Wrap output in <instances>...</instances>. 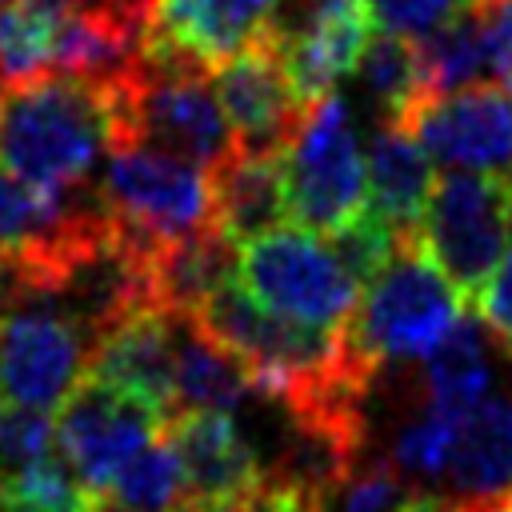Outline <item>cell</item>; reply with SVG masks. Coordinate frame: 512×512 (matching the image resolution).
<instances>
[{
	"label": "cell",
	"mask_w": 512,
	"mask_h": 512,
	"mask_svg": "<svg viewBox=\"0 0 512 512\" xmlns=\"http://www.w3.org/2000/svg\"><path fill=\"white\" fill-rule=\"evenodd\" d=\"M116 140L112 84L48 72L4 92L0 156L8 172L36 188L88 184Z\"/></svg>",
	"instance_id": "1"
},
{
	"label": "cell",
	"mask_w": 512,
	"mask_h": 512,
	"mask_svg": "<svg viewBox=\"0 0 512 512\" xmlns=\"http://www.w3.org/2000/svg\"><path fill=\"white\" fill-rule=\"evenodd\" d=\"M460 316L464 296L448 284L416 236L400 240L384 268L360 288L344 340L372 372H384L388 364L428 360Z\"/></svg>",
	"instance_id": "2"
},
{
	"label": "cell",
	"mask_w": 512,
	"mask_h": 512,
	"mask_svg": "<svg viewBox=\"0 0 512 512\" xmlns=\"http://www.w3.org/2000/svg\"><path fill=\"white\" fill-rule=\"evenodd\" d=\"M112 112L116 140L152 144L208 172L236 156V136L204 64L144 52L136 68L112 84Z\"/></svg>",
	"instance_id": "3"
},
{
	"label": "cell",
	"mask_w": 512,
	"mask_h": 512,
	"mask_svg": "<svg viewBox=\"0 0 512 512\" xmlns=\"http://www.w3.org/2000/svg\"><path fill=\"white\" fill-rule=\"evenodd\" d=\"M96 340L40 284L0 272V400L56 408L88 376Z\"/></svg>",
	"instance_id": "4"
},
{
	"label": "cell",
	"mask_w": 512,
	"mask_h": 512,
	"mask_svg": "<svg viewBox=\"0 0 512 512\" xmlns=\"http://www.w3.org/2000/svg\"><path fill=\"white\" fill-rule=\"evenodd\" d=\"M96 196L108 220L148 252L216 224L212 172L140 140H112Z\"/></svg>",
	"instance_id": "5"
},
{
	"label": "cell",
	"mask_w": 512,
	"mask_h": 512,
	"mask_svg": "<svg viewBox=\"0 0 512 512\" xmlns=\"http://www.w3.org/2000/svg\"><path fill=\"white\" fill-rule=\"evenodd\" d=\"M236 280L260 308L320 332H344L360 300V280L336 244L300 224L244 240Z\"/></svg>",
	"instance_id": "6"
},
{
	"label": "cell",
	"mask_w": 512,
	"mask_h": 512,
	"mask_svg": "<svg viewBox=\"0 0 512 512\" xmlns=\"http://www.w3.org/2000/svg\"><path fill=\"white\" fill-rule=\"evenodd\" d=\"M288 216L320 236H336L368 208V160L348 104L328 92L312 100L280 152Z\"/></svg>",
	"instance_id": "7"
},
{
	"label": "cell",
	"mask_w": 512,
	"mask_h": 512,
	"mask_svg": "<svg viewBox=\"0 0 512 512\" xmlns=\"http://www.w3.org/2000/svg\"><path fill=\"white\" fill-rule=\"evenodd\" d=\"M512 240V176L448 172L420 220V244L448 284L476 300Z\"/></svg>",
	"instance_id": "8"
},
{
	"label": "cell",
	"mask_w": 512,
	"mask_h": 512,
	"mask_svg": "<svg viewBox=\"0 0 512 512\" xmlns=\"http://www.w3.org/2000/svg\"><path fill=\"white\" fill-rule=\"evenodd\" d=\"M168 416L148 400L84 376L56 416V452L84 480L88 492L104 496L112 476L156 436H164Z\"/></svg>",
	"instance_id": "9"
},
{
	"label": "cell",
	"mask_w": 512,
	"mask_h": 512,
	"mask_svg": "<svg viewBox=\"0 0 512 512\" xmlns=\"http://www.w3.org/2000/svg\"><path fill=\"white\" fill-rule=\"evenodd\" d=\"M404 128L452 172L512 176V92L500 84L480 80L428 96L412 108Z\"/></svg>",
	"instance_id": "10"
},
{
	"label": "cell",
	"mask_w": 512,
	"mask_h": 512,
	"mask_svg": "<svg viewBox=\"0 0 512 512\" xmlns=\"http://www.w3.org/2000/svg\"><path fill=\"white\" fill-rule=\"evenodd\" d=\"M212 88L236 136V152H284L308 108L268 36L220 60Z\"/></svg>",
	"instance_id": "11"
},
{
	"label": "cell",
	"mask_w": 512,
	"mask_h": 512,
	"mask_svg": "<svg viewBox=\"0 0 512 512\" xmlns=\"http://www.w3.org/2000/svg\"><path fill=\"white\" fill-rule=\"evenodd\" d=\"M276 4L280 0H152L144 52L216 68L268 36Z\"/></svg>",
	"instance_id": "12"
},
{
	"label": "cell",
	"mask_w": 512,
	"mask_h": 512,
	"mask_svg": "<svg viewBox=\"0 0 512 512\" xmlns=\"http://www.w3.org/2000/svg\"><path fill=\"white\" fill-rule=\"evenodd\" d=\"M88 376L116 384L164 416L176 412V312L140 308L100 336Z\"/></svg>",
	"instance_id": "13"
},
{
	"label": "cell",
	"mask_w": 512,
	"mask_h": 512,
	"mask_svg": "<svg viewBox=\"0 0 512 512\" xmlns=\"http://www.w3.org/2000/svg\"><path fill=\"white\" fill-rule=\"evenodd\" d=\"M440 488L456 508L512 496V392H488L460 412Z\"/></svg>",
	"instance_id": "14"
},
{
	"label": "cell",
	"mask_w": 512,
	"mask_h": 512,
	"mask_svg": "<svg viewBox=\"0 0 512 512\" xmlns=\"http://www.w3.org/2000/svg\"><path fill=\"white\" fill-rule=\"evenodd\" d=\"M164 436L184 468L188 496H248L264 480L252 440L228 412H176Z\"/></svg>",
	"instance_id": "15"
},
{
	"label": "cell",
	"mask_w": 512,
	"mask_h": 512,
	"mask_svg": "<svg viewBox=\"0 0 512 512\" xmlns=\"http://www.w3.org/2000/svg\"><path fill=\"white\" fill-rule=\"evenodd\" d=\"M368 212H376L400 240L420 236L424 208L432 200L436 176L432 156L404 124H380L368 144Z\"/></svg>",
	"instance_id": "16"
},
{
	"label": "cell",
	"mask_w": 512,
	"mask_h": 512,
	"mask_svg": "<svg viewBox=\"0 0 512 512\" xmlns=\"http://www.w3.org/2000/svg\"><path fill=\"white\" fill-rule=\"evenodd\" d=\"M236 248L240 244L228 240L216 224L152 248V256H148L152 304L164 312L192 316L212 292H220L228 280H236V260H240Z\"/></svg>",
	"instance_id": "17"
},
{
	"label": "cell",
	"mask_w": 512,
	"mask_h": 512,
	"mask_svg": "<svg viewBox=\"0 0 512 512\" xmlns=\"http://www.w3.org/2000/svg\"><path fill=\"white\" fill-rule=\"evenodd\" d=\"M260 388L248 368L192 316L176 312V412H240ZM172 412V416H176Z\"/></svg>",
	"instance_id": "18"
},
{
	"label": "cell",
	"mask_w": 512,
	"mask_h": 512,
	"mask_svg": "<svg viewBox=\"0 0 512 512\" xmlns=\"http://www.w3.org/2000/svg\"><path fill=\"white\" fill-rule=\"evenodd\" d=\"M212 212L216 228L236 244L280 228L288 216L280 152H236L224 160L212 172Z\"/></svg>",
	"instance_id": "19"
},
{
	"label": "cell",
	"mask_w": 512,
	"mask_h": 512,
	"mask_svg": "<svg viewBox=\"0 0 512 512\" xmlns=\"http://www.w3.org/2000/svg\"><path fill=\"white\" fill-rule=\"evenodd\" d=\"M492 388H496V360L488 344V324L464 312L424 360V400L448 412H468Z\"/></svg>",
	"instance_id": "20"
},
{
	"label": "cell",
	"mask_w": 512,
	"mask_h": 512,
	"mask_svg": "<svg viewBox=\"0 0 512 512\" xmlns=\"http://www.w3.org/2000/svg\"><path fill=\"white\" fill-rule=\"evenodd\" d=\"M356 72L368 100L380 112V124H404L412 108L424 100V68H420L416 40L388 36V32L368 36L356 60Z\"/></svg>",
	"instance_id": "21"
},
{
	"label": "cell",
	"mask_w": 512,
	"mask_h": 512,
	"mask_svg": "<svg viewBox=\"0 0 512 512\" xmlns=\"http://www.w3.org/2000/svg\"><path fill=\"white\" fill-rule=\"evenodd\" d=\"M56 20V0H12L0 8V80L8 88L52 72Z\"/></svg>",
	"instance_id": "22"
},
{
	"label": "cell",
	"mask_w": 512,
	"mask_h": 512,
	"mask_svg": "<svg viewBox=\"0 0 512 512\" xmlns=\"http://www.w3.org/2000/svg\"><path fill=\"white\" fill-rule=\"evenodd\" d=\"M184 496L188 480L168 436H156L148 448H140L104 492V500H112L120 512H176Z\"/></svg>",
	"instance_id": "23"
},
{
	"label": "cell",
	"mask_w": 512,
	"mask_h": 512,
	"mask_svg": "<svg viewBox=\"0 0 512 512\" xmlns=\"http://www.w3.org/2000/svg\"><path fill=\"white\" fill-rule=\"evenodd\" d=\"M416 48H420V68H424V100L480 84L488 76L476 16H456L452 24L432 32L428 40H416Z\"/></svg>",
	"instance_id": "24"
},
{
	"label": "cell",
	"mask_w": 512,
	"mask_h": 512,
	"mask_svg": "<svg viewBox=\"0 0 512 512\" xmlns=\"http://www.w3.org/2000/svg\"><path fill=\"white\" fill-rule=\"evenodd\" d=\"M456 420L460 412L436 408V404H420L392 440V464L420 488V484H440L444 464H448V448L456 436Z\"/></svg>",
	"instance_id": "25"
},
{
	"label": "cell",
	"mask_w": 512,
	"mask_h": 512,
	"mask_svg": "<svg viewBox=\"0 0 512 512\" xmlns=\"http://www.w3.org/2000/svg\"><path fill=\"white\" fill-rule=\"evenodd\" d=\"M420 488L392 460H360L324 496L320 512H404Z\"/></svg>",
	"instance_id": "26"
},
{
	"label": "cell",
	"mask_w": 512,
	"mask_h": 512,
	"mask_svg": "<svg viewBox=\"0 0 512 512\" xmlns=\"http://www.w3.org/2000/svg\"><path fill=\"white\" fill-rule=\"evenodd\" d=\"M56 452V420L48 408L0 400V464L4 472L36 464Z\"/></svg>",
	"instance_id": "27"
},
{
	"label": "cell",
	"mask_w": 512,
	"mask_h": 512,
	"mask_svg": "<svg viewBox=\"0 0 512 512\" xmlns=\"http://www.w3.org/2000/svg\"><path fill=\"white\" fill-rule=\"evenodd\" d=\"M460 8H464L460 0H364L368 24L376 32L404 36V40H428L432 32L452 24Z\"/></svg>",
	"instance_id": "28"
},
{
	"label": "cell",
	"mask_w": 512,
	"mask_h": 512,
	"mask_svg": "<svg viewBox=\"0 0 512 512\" xmlns=\"http://www.w3.org/2000/svg\"><path fill=\"white\" fill-rule=\"evenodd\" d=\"M476 20H480L488 76L512 92V0H492L476 8Z\"/></svg>",
	"instance_id": "29"
},
{
	"label": "cell",
	"mask_w": 512,
	"mask_h": 512,
	"mask_svg": "<svg viewBox=\"0 0 512 512\" xmlns=\"http://www.w3.org/2000/svg\"><path fill=\"white\" fill-rule=\"evenodd\" d=\"M476 308H480L476 316L488 324L496 344L512 352V244H508L504 260L496 264V272L484 280V288L476 296Z\"/></svg>",
	"instance_id": "30"
},
{
	"label": "cell",
	"mask_w": 512,
	"mask_h": 512,
	"mask_svg": "<svg viewBox=\"0 0 512 512\" xmlns=\"http://www.w3.org/2000/svg\"><path fill=\"white\" fill-rule=\"evenodd\" d=\"M176 512H256V508L248 492V496H184Z\"/></svg>",
	"instance_id": "31"
},
{
	"label": "cell",
	"mask_w": 512,
	"mask_h": 512,
	"mask_svg": "<svg viewBox=\"0 0 512 512\" xmlns=\"http://www.w3.org/2000/svg\"><path fill=\"white\" fill-rule=\"evenodd\" d=\"M404 512H452V504H448L440 492H424V488H420Z\"/></svg>",
	"instance_id": "32"
},
{
	"label": "cell",
	"mask_w": 512,
	"mask_h": 512,
	"mask_svg": "<svg viewBox=\"0 0 512 512\" xmlns=\"http://www.w3.org/2000/svg\"><path fill=\"white\" fill-rule=\"evenodd\" d=\"M452 512H512V496H500V500H488V504H464V508L452 504Z\"/></svg>",
	"instance_id": "33"
},
{
	"label": "cell",
	"mask_w": 512,
	"mask_h": 512,
	"mask_svg": "<svg viewBox=\"0 0 512 512\" xmlns=\"http://www.w3.org/2000/svg\"><path fill=\"white\" fill-rule=\"evenodd\" d=\"M92 512H120V508H116V504H112V500H104V496H100V500H96V508H92Z\"/></svg>",
	"instance_id": "34"
},
{
	"label": "cell",
	"mask_w": 512,
	"mask_h": 512,
	"mask_svg": "<svg viewBox=\"0 0 512 512\" xmlns=\"http://www.w3.org/2000/svg\"><path fill=\"white\" fill-rule=\"evenodd\" d=\"M460 4H464V8H472V12H476V8H484V4H492V0H460Z\"/></svg>",
	"instance_id": "35"
},
{
	"label": "cell",
	"mask_w": 512,
	"mask_h": 512,
	"mask_svg": "<svg viewBox=\"0 0 512 512\" xmlns=\"http://www.w3.org/2000/svg\"><path fill=\"white\" fill-rule=\"evenodd\" d=\"M4 92H8V84L0 80V112H4Z\"/></svg>",
	"instance_id": "36"
},
{
	"label": "cell",
	"mask_w": 512,
	"mask_h": 512,
	"mask_svg": "<svg viewBox=\"0 0 512 512\" xmlns=\"http://www.w3.org/2000/svg\"><path fill=\"white\" fill-rule=\"evenodd\" d=\"M8 4H12V0H0V8H8Z\"/></svg>",
	"instance_id": "37"
}]
</instances>
